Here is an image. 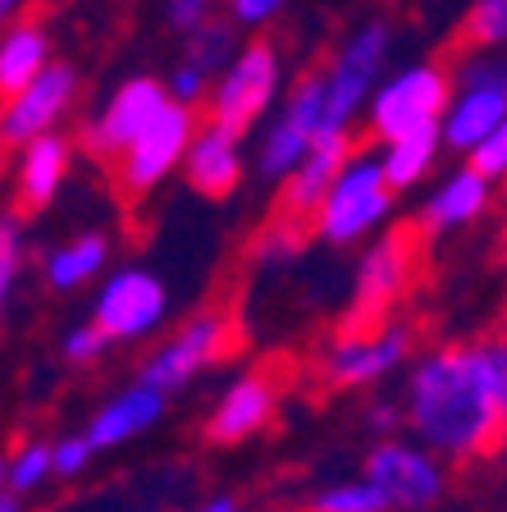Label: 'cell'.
Returning a JSON list of instances; mask_svg holds the SVG:
<instances>
[{"label":"cell","instance_id":"1","mask_svg":"<svg viewBox=\"0 0 507 512\" xmlns=\"http://www.w3.org/2000/svg\"><path fill=\"white\" fill-rule=\"evenodd\" d=\"M402 430L444 462H480L507 435V339L444 343L402 384Z\"/></svg>","mask_w":507,"mask_h":512},{"label":"cell","instance_id":"2","mask_svg":"<svg viewBox=\"0 0 507 512\" xmlns=\"http://www.w3.org/2000/svg\"><path fill=\"white\" fill-rule=\"evenodd\" d=\"M389 211H393V183L384 179L380 156H352L343 165V174L334 179V188L325 192L311 229L329 247H352L366 243L389 220Z\"/></svg>","mask_w":507,"mask_h":512},{"label":"cell","instance_id":"3","mask_svg":"<svg viewBox=\"0 0 507 512\" xmlns=\"http://www.w3.org/2000/svg\"><path fill=\"white\" fill-rule=\"evenodd\" d=\"M503 119H507V55L480 51L471 60H462L453 101H448L444 124H439L444 147L471 156Z\"/></svg>","mask_w":507,"mask_h":512},{"label":"cell","instance_id":"4","mask_svg":"<svg viewBox=\"0 0 507 512\" xmlns=\"http://www.w3.org/2000/svg\"><path fill=\"white\" fill-rule=\"evenodd\" d=\"M453 101V83L439 64H407L402 74H389L370 96V133L380 142H398L444 124Z\"/></svg>","mask_w":507,"mask_h":512},{"label":"cell","instance_id":"5","mask_svg":"<svg viewBox=\"0 0 507 512\" xmlns=\"http://www.w3.org/2000/svg\"><path fill=\"white\" fill-rule=\"evenodd\" d=\"M412 270H416L412 229H389V234L370 238L357 270H352V298L343 330H366V325L393 320V307L412 284Z\"/></svg>","mask_w":507,"mask_h":512},{"label":"cell","instance_id":"6","mask_svg":"<svg viewBox=\"0 0 507 512\" xmlns=\"http://www.w3.org/2000/svg\"><path fill=\"white\" fill-rule=\"evenodd\" d=\"M416 334L402 320H380L366 330H338L334 343L320 352V380L329 389H375L393 371L412 362Z\"/></svg>","mask_w":507,"mask_h":512},{"label":"cell","instance_id":"7","mask_svg":"<svg viewBox=\"0 0 507 512\" xmlns=\"http://www.w3.org/2000/svg\"><path fill=\"white\" fill-rule=\"evenodd\" d=\"M325 133H334V128H329V92H325V69H320V74L302 78L288 92L284 106L275 110V119L265 124L261 147H256V170L265 179L284 183Z\"/></svg>","mask_w":507,"mask_h":512},{"label":"cell","instance_id":"8","mask_svg":"<svg viewBox=\"0 0 507 512\" xmlns=\"http://www.w3.org/2000/svg\"><path fill=\"white\" fill-rule=\"evenodd\" d=\"M361 476L389 499L393 512H425L444 499L448 462L434 458L416 439H380L361 462Z\"/></svg>","mask_w":507,"mask_h":512},{"label":"cell","instance_id":"9","mask_svg":"<svg viewBox=\"0 0 507 512\" xmlns=\"http://www.w3.org/2000/svg\"><path fill=\"white\" fill-rule=\"evenodd\" d=\"M229 348H233L229 316L201 311V316H192L188 325H179V330L151 352L147 362H142L138 380L151 384V389H160V394H179V389H188V384L197 380V375L220 366L224 357H229Z\"/></svg>","mask_w":507,"mask_h":512},{"label":"cell","instance_id":"10","mask_svg":"<svg viewBox=\"0 0 507 512\" xmlns=\"http://www.w3.org/2000/svg\"><path fill=\"white\" fill-rule=\"evenodd\" d=\"M279 78H284V64H279L275 46H265V42L243 46L211 92V124L243 138L252 124H261V115L279 96Z\"/></svg>","mask_w":507,"mask_h":512},{"label":"cell","instance_id":"11","mask_svg":"<svg viewBox=\"0 0 507 512\" xmlns=\"http://www.w3.org/2000/svg\"><path fill=\"white\" fill-rule=\"evenodd\" d=\"M384 60H389V28L384 23H366L338 46V55L325 69L329 128H348V119L361 106H370V96H375L384 74Z\"/></svg>","mask_w":507,"mask_h":512},{"label":"cell","instance_id":"12","mask_svg":"<svg viewBox=\"0 0 507 512\" xmlns=\"http://www.w3.org/2000/svg\"><path fill=\"white\" fill-rule=\"evenodd\" d=\"M169 311V293L151 270L128 266L106 275L101 293L92 302V320L110 334V343H138L156 330Z\"/></svg>","mask_w":507,"mask_h":512},{"label":"cell","instance_id":"13","mask_svg":"<svg viewBox=\"0 0 507 512\" xmlns=\"http://www.w3.org/2000/svg\"><path fill=\"white\" fill-rule=\"evenodd\" d=\"M197 138V119H192V106H179L169 101L147 128L142 138L119 156V183H124L128 197H142L156 183H165L174 174L179 160H188V147Z\"/></svg>","mask_w":507,"mask_h":512},{"label":"cell","instance_id":"14","mask_svg":"<svg viewBox=\"0 0 507 512\" xmlns=\"http://www.w3.org/2000/svg\"><path fill=\"white\" fill-rule=\"evenodd\" d=\"M169 101H174V96H169V87L160 83V78L138 74V78H128V83H119L106 106L96 110V119L83 128L87 151H92V156H124V151L142 138V128H147Z\"/></svg>","mask_w":507,"mask_h":512},{"label":"cell","instance_id":"15","mask_svg":"<svg viewBox=\"0 0 507 512\" xmlns=\"http://www.w3.org/2000/svg\"><path fill=\"white\" fill-rule=\"evenodd\" d=\"M78 78L69 64H51L37 83H28L23 92H14L5 106H0V147L23 151L28 142L55 133L60 115L74 106Z\"/></svg>","mask_w":507,"mask_h":512},{"label":"cell","instance_id":"16","mask_svg":"<svg viewBox=\"0 0 507 512\" xmlns=\"http://www.w3.org/2000/svg\"><path fill=\"white\" fill-rule=\"evenodd\" d=\"M279 412V380L270 371H247L238 380L224 384V394L215 398L211 416H206V439L211 444H243V439L261 435Z\"/></svg>","mask_w":507,"mask_h":512},{"label":"cell","instance_id":"17","mask_svg":"<svg viewBox=\"0 0 507 512\" xmlns=\"http://www.w3.org/2000/svg\"><path fill=\"white\" fill-rule=\"evenodd\" d=\"M352 160V142H348V128H334L316 147L302 156L293 174L284 179L279 188V220H293V224H311L325 202V192L334 188V179L343 174V165Z\"/></svg>","mask_w":507,"mask_h":512},{"label":"cell","instance_id":"18","mask_svg":"<svg viewBox=\"0 0 507 512\" xmlns=\"http://www.w3.org/2000/svg\"><path fill=\"white\" fill-rule=\"evenodd\" d=\"M165 407H169V394L133 380L128 389H119L115 398H106V407H96V416L87 421L83 435L96 453H110V448H124L128 439L147 435L160 416H165Z\"/></svg>","mask_w":507,"mask_h":512},{"label":"cell","instance_id":"19","mask_svg":"<svg viewBox=\"0 0 507 512\" xmlns=\"http://www.w3.org/2000/svg\"><path fill=\"white\" fill-rule=\"evenodd\" d=\"M489 183L485 174L476 170V165H466V170L448 174L444 183H439V192H430V202L421 206V234L439 238V234H453V229H466L471 220H480L489 206Z\"/></svg>","mask_w":507,"mask_h":512},{"label":"cell","instance_id":"20","mask_svg":"<svg viewBox=\"0 0 507 512\" xmlns=\"http://www.w3.org/2000/svg\"><path fill=\"white\" fill-rule=\"evenodd\" d=\"M188 183L201 192V197H229L243 179V151H238V133L220 124H206L197 128V138L188 147Z\"/></svg>","mask_w":507,"mask_h":512},{"label":"cell","instance_id":"21","mask_svg":"<svg viewBox=\"0 0 507 512\" xmlns=\"http://www.w3.org/2000/svg\"><path fill=\"white\" fill-rule=\"evenodd\" d=\"M51 64V32L37 19H14L10 28H0V101L37 83Z\"/></svg>","mask_w":507,"mask_h":512},{"label":"cell","instance_id":"22","mask_svg":"<svg viewBox=\"0 0 507 512\" xmlns=\"http://www.w3.org/2000/svg\"><path fill=\"white\" fill-rule=\"evenodd\" d=\"M64 174H69V142L60 133H46V138L28 142L19 151V165H14V188H19V206L23 211H37L60 192Z\"/></svg>","mask_w":507,"mask_h":512},{"label":"cell","instance_id":"23","mask_svg":"<svg viewBox=\"0 0 507 512\" xmlns=\"http://www.w3.org/2000/svg\"><path fill=\"white\" fill-rule=\"evenodd\" d=\"M110 243L101 234H78L69 243H60L51 256H46V284L55 293H74V288L92 284L101 270H106Z\"/></svg>","mask_w":507,"mask_h":512},{"label":"cell","instance_id":"24","mask_svg":"<svg viewBox=\"0 0 507 512\" xmlns=\"http://www.w3.org/2000/svg\"><path fill=\"white\" fill-rule=\"evenodd\" d=\"M444 147L439 128H425V133H412V138H398V142H384L380 147V165H384V179L398 188H412L430 174L434 165V151Z\"/></svg>","mask_w":507,"mask_h":512},{"label":"cell","instance_id":"25","mask_svg":"<svg viewBox=\"0 0 507 512\" xmlns=\"http://www.w3.org/2000/svg\"><path fill=\"white\" fill-rule=\"evenodd\" d=\"M233 28L229 23H206L201 32H192V37H183V64H192V69H201L206 78L224 74L233 64Z\"/></svg>","mask_w":507,"mask_h":512},{"label":"cell","instance_id":"26","mask_svg":"<svg viewBox=\"0 0 507 512\" xmlns=\"http://www.w3.org/2000/svg\"><path fill=\"white\" fill-rule=\"evenodd\" d=\"M307 512H393V508L366 476H352V480H334V485H325V490L311 499Z\"/></svg>","mask_w":507,"mask_h":512},{"label":"cell","instance_id":"27","mask_svg":"<svg viewBox=\"0 0 507 512\" xmlns=\"http://www.w3.org/2000/svg\"><path fill=\"white\" fill-rule=\"evenodd\" d=\"M46 480H55L51 444H37V439H28V444L14 448V453H10V494L28 499V494L42 490Z\"/></svg>","mask_w":507,"mask_h":512},{"label":"cell","instance_id":"28","mask_svg":"<svg viewBox=\"0 0 507 512\" xmlns=\"http://www.w3.org/2000/svg\"><path fill=\"white\" fill-rule=\"evenodd\" d=\"M297 252H302V224L279 220L261 234V243H256L252 256H256V266L261 270H284V266L297 261Z\"/></svg>","mask_w":507,"mask_h":512},{"label":"cell","instance_id":"29","mask_svg":"<svg viewBox=\"0 0 507 512\" xmlns=\"http://www.w3.org/2000/svg\"><path fill=\"white\" fill-rule=\"evenodd\" d=\"M466 37H471L480 51L507 46V0H476L471 14H466Z\"/></svg>","mask_w":507,"mask_h":512},{"label":"cell","instance_id":"30","mask_svg":"<svg viewBox=\"0 0 507 512\" xmlns=\"http://www.w3.org/2000/svg\"><path fill=\"white\" fill-rule=\"evenodd\" d=\"M19 275H23V234L14 220H0V316H5L14 288H19Z\"/></svg>","mask_w":507,"mask_h":512},{"label":"cell","instance_id":"31","mask_svg":"<svg viewBox=\"0 0 507 512\" xmlns=\"http://www.w3.org/2000/svg\"><path fill=\"white\" fill-rule=\"evenodd\" d=\"M64 357L74 366H92L96 357H106V348H110V334L96 325V320H83V325H74V330L64 334Z\"/></svg>","mask_w":507,"mask_h":512},{"label":"cell","instance_id":"32","mask_svg":"<svg viewBox=\"0 0 507 512\" xmlns=\"http://www.w3.org/2000/svg\"><path fill=\"white\" fill-rule=\"evenodd\" d=\"M51 458H55V480H78L87 467H92L96 448L87 444V435L78 430V435H69V439H55V444H51Z\"/></svg>","mask_w":507,"mask_h":512},{"label":"cell","instance_id":"33","mask_svg":"<svg viewBox=\"0 0 507 512\" xmlns=\"http://www.w3.org/2000/svg\"><path fill=\"white\" fill-rule=\"evenodd\" d=\"M215 14V0H165V19L174 32H183V37H192V32H201L206 23H211Z\"/></svg>","mask_w":507,"mask_h":512},{"label":"cell","instance_id":"34","mask_svg":"<svg viewBox=\"0 0 507 512\" xmlns=\"http://www.w3.org/2000/svg\"><path fill=\"white\" fill-rule=\"evenodd\" d=\"M471 165H476L485 179H507V119L471 151Z\"/></svg>","mask_w":507,"mask_h":512},{"label":"cell","instance_id":"35","mask_svg":"<svg viewBox=\"0 0 507 512\" xmlns=\"http://www.w3.org/2000/svg\"><path fill=\"white\" fill-rule=\"evenodd\" d=\"M284 5L288 0H229V14H233V23H243V28H261V23H270Z\"/></svg>","mask_w":507,"mask_h":512},{"label":"cell","instance_id":"36","mask_svg":"<svg viewBox=\"0 0 507 512\" xmlns=\"http://www.w3.org/2000/svg\"><path fill=\"white\" fill-rule=\"evenodd\" d=\"M366 426L375 430V439H393L402 430V403H370Z\"/></svg>","mask_w":507,"mask_h":512},{"label":"cell","instance_id":"37","mask_svg":"<svg viewBox=\"0 0 507 512\" xmlns=\"http://www.w3.org/2000/svg\"><path fill=\"white\" fill-rule=\"evenodd\" d=\"M192 512H243V508H238V499H233V494H211V499L197 503Z\"/></svg>","mask_w":507,"mask_h":512},{"label":"cell","instance_id":"38","mask_svg":"<svg viewBox=\"0 0 507 512\" xmlns=\"http://www.w3.org/2000/svg\"><path fill=\"white\" fill-rule=\"evenodd\" d=\"M23 10H28V0H0V28H10Z\"/></svg>","mask_w":507,"mask_h":512},{"label":"cell","instance_id":"39","mask_svg":"<svg viewBox=\"0 0 507 512\" xmlns=\"http://www.w3.org/2000/svg\"><path fill=\"white\" fill-rule=\"evenodd\" d=\"M10 494V458H0V499Z\"/></svg>","mask_w":507,"mask_h":512},{"label":"cell","instance_id":"40","mask_svg":"<svg viewBox=\"0 0 507 512\" xmlns=\"http://www.w3.org/2000/svg\"><path fill=\"white\" fill-rule=\"evenodd\" d=\"M0 512H23V499L19 494H5V499H0Z\"/></svg>","mask_w":507,"mask_h":512},{"label":"cell","instance_id":"41","mask_svg":"<svg viewBox=\"0 0 507 512\" xmlns=\"http://www.w3.org/2000/svg\"><path fill=\"white\" fill-rule=\"evenodd\" d=\"M498 453H503V462H507V435H503V448H498Z\"/></svg>","mask_w":507,"mask_h":512},{"label":"cell","instance_id":"42","mask_svg":"<svg viewBox=\"0 0 507 512\" xmlns=\"http://www.w3.org/2000/svg\"><path fill=\"white\" fill-rule=\"evenodd\" d=\"M0 183H5V165H0Z\"/></svg>","mask_w":507,"mask_h":512}]
</instances>
